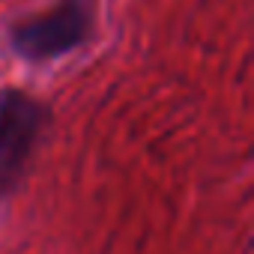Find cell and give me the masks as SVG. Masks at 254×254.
<instances>
[{"label":"cell","mask_w":254,"mask_h":254,"mask_svg":"<svg viewBox=\"0 0 254 254\" xmlns=\"http://www.w3.org/2000/svg\"><path fill=\"white\" fill-rule=\"evenodd\" d=\"M45 123L48 111L42 102L21 90H0V200L21 183Z\"/></svg>","instance_id":"obj_1"},{"label":"cell","mask_w":254,"mask_h":254,"mask_svg":"<svg viewBox=\"0 0 254 254\" xmlns=\"http://www.w3.org/2000/svg\"><path fill=\"white\" fill-rule=\"evenodd\" d=\"M93 27V0H57L48 12L24 18L12 27V48L27 60L60 57L87 42Z\"/></svg>","instance_id":"obj_2"}]
</instances>
